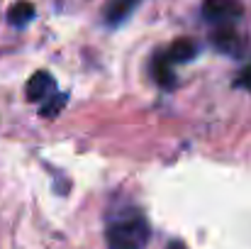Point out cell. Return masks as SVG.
Returning a JSON list of instances; mask_svg holds the SVG:
<instances>
[{
	"instance_id": "3",
	"label": "cell",
	"mask_w": 251,
	"mask_h": 249,
	"mask_svg": "<svg viewBox=\"0 0 251 249\" xmlns=\"http://www.w3.org/2000/svg\"><path fill=\"white\" fill-rule=\"evenodd\" d=\"M210 39H212V47L217 52H222V54H229V56H239L242 54V39H239L237 29L232 25H227V22L222 27H217Z\"/></svg>"
},
{
	"instance_id": "10",
	"label": "cell",
	"mask_w": 251,
	"mask_h": 249,
	"mask_svg": "<svg viewBox=\"0 0 251 249\" xmlns=\"http://www.w3.org/2000/svg\"><path fill=\"white\" fill-rule=\"evenodd\" d=\"M234 85H237V88H247L251 93V66H247V69L239 74V79L234 81Z\"/></svg>"
},
{
	"instance_id": "8",
	"label": "cell",
	"mask_w": 251,
	"mask_h": 249,
	"mask_svg": "<svg viewBox=\"0 0 251 249\" xmlns=\"http://www.w3.org/2000/svg\"><path fill=\"white\" fill-rule=\"evenodd\" d=\"M34 5L29 0H17L10 10H7V22L12 27H27L32 20H34Z\"/></svg>"
},
{
	"instance_id": "1",
	"label": "cell",
	"mask_w": 251,
	"mask_h": 249,
	"mask_svg": "<svg viewBox=\"0 0 251 249\" xmlns=\"http://www.w3.org/2000/svg\"><path fill=\"white\" fill-rule=\"evenodd\" d=\"M149 237H151V227L147 218L134 208L107 218V225H105L107 249H144Z\"/></svg>"
},
{
	"instance_id": "5",
	"label": "cell",
	"mask_w": 251,
	"mask_h": 249,
	"mask_svg": "<svg viewBox=\"0 0 251 249\" xmlns=\"http://www.w3.org/2000/svg\"><path fill=\"white\" fill-rule=\"evenodd\" d=\"M54 88H56V83L51 79V74L37 71V74L27 81V100H29V103H39V100H44Z\"/></svg>"
},
{
	"instance_id": "4",
	"label": "cell",
	"mask_w": 251,
	"mask_h": 249,
	"mask_svg": "<svg viewBox=\"0 0 251 249\" xmlns=\"http://www.w3.org/2000/svg\"><path fill=\"white\" fill-rule=\"evenodd\" d=\"M139 7V0H107L102 7V20L110 27H120L132 17V12Z\"/></svg>"
},
{
	"instance_id": "11",
	"label": "cell",
	"mask_w": 251,
	"mask_h": 249,
	"mask_svg": "<svg viewBox=\"0 0 251 249\" xmlns=\"http://www.w3.org/2000/svg\"><path fill=\"white\" fill-rule=\"evenodd\" d=\"M166 249H188V247H185L180 240H173V242H168L166 245Z\"/></svg>"
},
{
	"instance_id": "7",
	"label": "cell",
	"mask_w": 251,
	"mask_h": 249,
	"mask_svg": "<svg viewBox=\"0 0 251 249\" xmlns=\"http://www.w3.org/2000/svg\"><path fill=\"white\" fill-rule=\"evenodd\" d=\"M151 76L161 88H173L176 85V74H173V64L168 61L166 52H159L151 61Z\"/></svg>"
},
{
	"instance_id": "9",
	"label": "cell",
	"mask_w": 251,
	"mask_h": 249,
	"mask_svg": "<svg viewBox=\"0 0 251 249\" xmlns=\"http://www.w3.org/2000/svg\"><path fill=\"white\" fill-rule=\"evenodd\" d=\"M66 100H69L66 93H54V95L49 93V95H47V103L39 108V115L47 117V120H49V117H56V115L66 108Z\"/></svg>"
},
{
	"instance_id": "2",
	"label": "cell",
	"mask_w": 251,
	"mask_h": 249,
	"mask_svg": "<svg viewBox=\"0 0 251 249\" xmlns=\"http://www.w3.org/2000/svg\"><path fill=\"white\" fill-rule=\"evenodd\" d=\"M244 7L239 0H205L202 2V17L210 22H227L242 17Z\"/></svg>"
},
{
	"instance_id": "6",
	"label": "cell",
	"mask_w": 251,
	"mask_h": 249,
	"mask_svg": "<svg viewBox=\"0 0 251 249\" xmlns=\"http://www.w3.org/2000/svg\"><path fill=\"white\" fill-rule=\"evenodd\" d=\"M198 49H200L198 42H193L188 37H180V39H176L166 49V56L171 64H185V61H190V59L198 56Z\"/></svg>"
}]
</instances>
